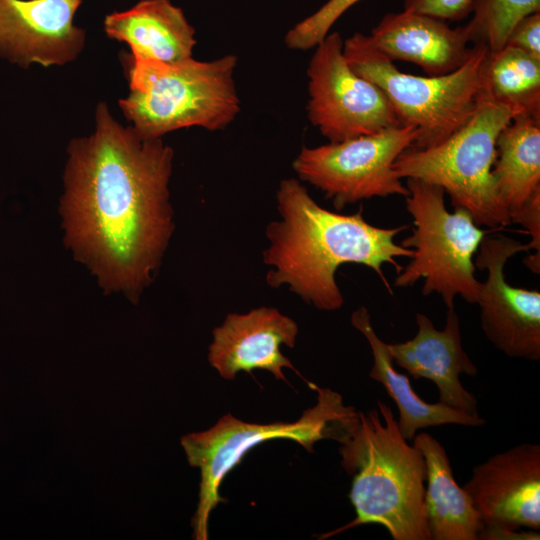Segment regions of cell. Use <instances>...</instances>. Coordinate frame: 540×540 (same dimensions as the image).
I'll list each match as a JSON object with an SVG mask.
<instances>
[{
  "label": "cell",
  "mask_w": 540,
  "mask_h": 540,
  "mask_svg": "<svg viewBox=\"0 0 540 540\" xmlns=\"http://www.w3.org/2000/svg\"><path fill=\"white\" fill-rule=\"evenodd\" d=\"M67 152L59 207L65 244L106 293L137 303L174 231V151L123 127L100 103L95 132L72 140Z\"/></svg>",
  "instance_id": "6da1fadb"
},
{
  "label": "cell",
  "mask_w": 540,
  "mask_h": 540,
  "mask_svg": "<svg viewBox=\"0 0 540 540\" xmlns=\"http://www.w3.org/2000/svg\"><path fill=\"white\" fill-rule=\"evenodd\" d=\"M276 201L281 219L267 225L269 246L263 251V262L272 267L266 274L270 287L286 284L315 308L338 310L344 297L335 274L339 266L353 263L371 268L393 294L382 266L390 264L399 273L403 267L397 258L413 256L412 249L395 242L407 225L374 226L364 219L362 207L351 215L322 208L295 178L279 183Z\"/></svg>",
  "instance_id": "7a4b0ae2"
},
{
  "label": "cell",
  "mask_w": 540,
  "mask_h": 540,
  "mask_svg": "<svg viewBox=\"0 0 540 540\" xmlns=\"http://www.w3.org/2000/svg\"><path fill=\"white\" fill-rule=\"evenodd\" d=\"M357 411L339 442L341 466L352 476L356 517L321 539L364 524L382 525L394 540H430L424 497L426 463L401 435L391 408Z\"/></svg>",
  "instance_id": "3957f363"
},
{
  "label": "cell",
  "mask_w": 540,
  "mask_h": 540,
  "mask_svg": "<svg viewBox=\"0 0 540 540\" xmlns=\"http://www.w3.org/2000/svg\"><path fill=\"white\" fill-rule=\"evenodd\" d=\"M129 95L119 105L142 136L161 138L187 127L224 129L240 112L234 81L237 57H192L173 63L125 55Z\"/></svg>",
  "instance_id": "277c9868"
},
{
  "label": "cell",
  "mask_w": 540,
  "mask_h": 540,
  "mask_svg": "<svg viewBox=\"0 0 540 540\" xmlns=\"http://www.w3.org/2000/svg\"><path fill=\"white\" fill-rule=\"evenodd\" d=\"M350 67L384 93L401 125L414 126L418 137L410 147L425 149L445 141L475 112L482 96V72L488 47L476 43L471 58L441 76H418L398 70L371 41L355 33L343 42Z\"/></svg>",
  "instance_id": "5b68a950"
},
{
  "label": "cell",
  "mask_w": 540,
  "mask_h": 540,
  "mask_svg": "<svg viewBox=\"0 0 540 540\" xmlns=\"http://www.w3.org/2000/svg\"><path fill=\"white\" fill-rule=\"evenodd\" d=\"M516 113L483 95L470 119L442 143L408 148L393 164L398 177L416 178L441 187L453 208L465 209L478 226L499 229L511 224L501 201L493 166L496 140Z\"/></svg>",
  "instance_id": "8992f818"
},
{
  "label": "cell",
  "mask_w": 540,
  "mask_h": 540,
  "mask_svg": "<svg viewBox=\"0 0 540 540\" xmlns=\"http://www.w3.org/2000/svg\"><path fill=\"white\" fill-rule=\"evenodd\" d=\"M309 386L317 391V402L295 422L248 423L227 414L208 430L181 438L189 464L201 473L199 500L192 519L196 540L208 539L210 514L219 503L225 502L219 488L225 476L252 448L269 440L289 439L313 452L316 442L324 439L340 442L346 435L357 412L354 407L345 406L342 396L331 389L312 383Z\"/></svg>",
  "instance_id": "52a82bcc"
},
{
  "label": "cell",
  "mask_w": 540,
  "mask_h": 540,
  "mask_svg": "<svg viewBox=\"0 0 540 540\" xmlns=\"http://www.w3.org/2000/svg\"><path fill=\"white\" fill-rule=\"evenodd\" d=\"M406 209L413 218L412 234L401 245L413 250L411 261L398 273L395 287L423 280L422 294L436 293L448 308L456 296L476 304L480 281L474 254L487 234L462 208L446 209L444 190L432 183L406 178Z\"/></svg>",
  "instance_id": "ba28073f"
},
{
  "label": "cell",
  "mask_w": 540,
  "mask_h": 540,
  "mask_svg": "<svg viewBox=\"0 0 540 540\" xmlns=\"http://www.w3.org/2000/svg\"><path fill=\"white\" fill-rule=\"evenodd\" d=\"M417 137V128L399 125L342 142L304 146L292 167L301 181L321 190L338 211L364 199L406 197L408 189L393 164Z\"/></svg>",
  "instance_id": "9c48e42d"
},
{
  "label": "cell",
  "mask_w": 540,
  "mask_h": 540,
  "mask_svg": "<svg viewBox=\"0 0 540 540\" xmlns=\"http://www.w3.org/2000/svg\"><path fill=\"white\" fill-rule=\"evenodd\" d=\"M338 32L315 46L307 68L308 119L329 142L397 127L399 119L381 89L348 64Z\"/></svg>",
  "instance_id": "30bf717a"
},
{
  "label": "cell",
  "mask_w": 540,
  "mask_h": 540,
  "mask_svg": "<svg viewBox=\"0 0 540 540\" xmlns=\"http://www.w3.org/2000/svg\"><path fill=\"white\" fill-rule=\"evenodd\" d=\"M525 251L528 243L502 234L484 236L474 264L487 276L476 304L481 328L495 348L509 357L539 361L540 292L509 284L504 271L511 257Z\"/></svg>",
  "instance_id": "8fae6325"
},
{
  "label": "cell",
  "mask_w": 540,
  "mask_h": 540,
  "mask_svg": "<svg viewBox=\"0 0 540 540\" xmlns=\"http://www.w3.org/2000/svg\"><path fill=\"white\" fill-rule=\"evenodd\" d=\"M484 526L540 529V445L523 443L475 466L463 486Z\"/></svg>",
  "instance_id": "7c38bea8"
},
{
  "label": "cell",
  "mask_w": 540,
  "mask_h": 540,
  "mask_svg": "<svg viewBox=\"0 0 540 540\" xmlns=\"http://www.w3.org/2000/svg\"><path fill=\"white\" fill-rule=\"evenodd\" d=\"M82 0H0V55L26 68L77 58L85 31L74 25Z\"/></svg>",
  "instance_id": "4fadbf2b"
},
{
  "label": "cell",
  "mask_w": 540,
  "mask_h": 540,
  "mask_svg": "<svg viewBox=\"0 0 540 540\" xmlns=\"http://www.w3.org/2000/svg\"><path fill=\"white\" fill-rule=\"evenodd\" d=\"M298 326L276 308L260 307L248 313H230L213 329L208 360L224 379H235L240 371L267 370L286 381L283 368L295 369L280 350L295 346ZM300 376V374H299Z\"/></svg>",
  "instance_id": "5bb4252c"
},
{
  "label": "cell",
  "mask_w": 540,
  "mask_h": 540,
  "mask_svg": "<svg viewBox=\"0 0 540 540\" xmlns=\"http://www.w3.org/2000/svg\"><path fill=\"white\" fill-rule=\"evenodd\" d=\"M418 331L405 342L387 344L393 362L413 378L432 381L439 402L456 410L479 416L476 397L466 390L459 376L473 377L477 366L464 351L460 321L454 308L446 312L445 327L437 330L428 316L416 314Z\"/></svg>",
  "instance_id": "9a60e30c"
},
{
  "label": "cell",
  "mask_w": 540,
  "mask_h": 540,
  "mask_svg": "<svg viewBox=\"0 0 540 540\" xmlns=\"http://www.w3.org/2000/svg\"><path fill=\"white\" fill-rule=\"evenodd\" d=\"M369 37L392 61L416 64L429 76L446 75L462 67L478 43L469 22L452 28L445 20L406 10L386 14Z\"/></svg>",
  "instance_id": "2e32d148"
},
{
  "label": "cell",
  "mask_w": 540,
  "mask_h": 540,
  "mask_svg": "<svg viewBox=\"0 0 540 540\" xmlns=\"http://www.w3.org/2000/svg\"><path fill=\"white\" fill-rule=\"evenodd\" d=\"M104 30L129 45L136 58L178 62L192 57L195 29L170 0H141L105 17Z\"/></svg>",
  "instance_id": "e0dca14e"
},
{
  "label": "cell",
  "mask_w": 540,
  "mask_h": 540,
  "mask_svg": "<svg viewBox=\"0 0 540 540\" xmlns=\"http://www.w3.org/2000/svg\"><path fill=\"white\" fill-rule=\"evenodd\" d=\"M413 445L426 463L424 507L430 540H478L484 524L467 491L455 481L444 447L424 432L415 435Z\"/></svg>",
  "instance_id": "ac0fdd59"
},
{
  "label": "cell",
  "mask_w": 540,
  "mask_h": 540,
  "mask_svg": "<svg viewBox=\"0 0 540 540\" xmlns=\"http://www.w3.org/2000/svg\"><path fill=\"white\" fill-rule=\"evenodd\" d=\"M352 326L361 332L368 341L373 366L369 377L385 388L387 394L395 402L399 417L397 425L401 435L413 440L419 429L446 424L461 426H481L485 420L440 403H428L413 390L409 378L396 371L387 343L382 341L374 331L369 311L360 306L351 314Z\"/></svg>",
  "instance_id": "d6986e66"
},
{
  "label": "cell",
  "mask_w": 540,
  "mask_h": 540,
  "mask_svg": "<svg viewBox=\"0 0 540 540\" xmlns=\"http://www.w3.org/2000/svg\"><path fill=\"white\" fill-rule=\"evenodd\" d=\"M493 176L511 216L540 192V118L518 113L496 140Z\"/></svg>",
  "instance_id": "ffe728a7"
},
{
  "label": "cell",
  "mask_w": 540,
  "mask_h": 540,
  "mask_svg": "<svg viewBox=\"0 0 540 540\" xmlns=\"http://www.w3.org/2000/svg\"><path fill=\"white\" fill-rule=\"evenodd\" d=\"M482 93L516 113L540 118V58L514 46L488 52Z\"/></svg>",
  "instance_id": "44dd1931"
},
{
  "label": "cell",
  "mask_w": 540,
  "mask_h": 540,
  "mask_svg": "<svg viewBox=\"0 0 540 540\" xmlns=\"http://www.w3.org/2000/svg\"><path fill=\"white\" fill-rule=\"evenodd\" d=\"M473 11L469 23L476 32L477 42L497 51L505 46L520 19L540 11V0H476Z\"/></svg>",
  "instance_id": "7402d4cb"
},
{
  "label": "cell",
  "mask_w": 540,
  "mask_h": 540,
  "mask_svg": "<svg viewBox=\"0 0 540 540\" xmlns=\"http://www.w3.org/2000/svg\"><path fill=\"white\" fill-rule=\"evenodd\" d=\"M360 0H328L316 12L301 20L285 35V45L293 50L314 48L334 23Z\"/></svg>",
  "instance_id": "603a6c76"
},
{
  "label": "cell",
  "mask_w": 540,
  "mask_h": 540,
  "mask_svg": "<svg viewBox=\"0 0 540 540\" xmlns=\"http://www.w3.org/2000/svg\"><path fill=\"white\" fill-rule=\"evenodd\" d=\"M522 225L531 236L529 250L536 253L523 259L525 266L535 274L540 273V192L536 193L520 210L511 216V224Z\"/></svg>",
  "instance_id": "cb8c5ba5"
},
{
  "label": "cell",
  "mask_w": 540,
  "mask_h": 540,
  "mask_svg": "<svg viewBox=\"0 0 540 540\" xmlns=\"http://www.w3.org/2000/svg\"><path fill=\"white\" fill-rule=\"evenodd\" d=\"M476 0H404V10L430 15L445 21L465 18Z\"/></svg>",
  "instance_id": "d4e9b609"
},
{
  "label": "cell",
  "mask_w": 540,
  "mask_h": 540,
  "mask_svg": "<svg viewBox=\"0 0 540 540\" xmlns=\"http://www.w3.org/2000/svg\"><path fill=\"white\" fill-rule=\"evenodd\" d=\"M540 58V11L520 19L512 28L506 44Z\"/></svg>",
  "instance_id": "484cf974"
},
{
  "label": "cell",
  "mask_w": 540,
  "mask_h": 540,
  "mask_svg": "<svg viewBox=\"0 0 540 540\" xmlns=\"http://www.w3.org/2000/svg\"><path fill=\"white\" fill-rule=\"evenodd\" d=\"M540 534L535 530H512L501 527L484 526L478 535L481 540H535L539 539Z\"/></svg>",
  "instance_id": "4316f807"
}]
</instances>
